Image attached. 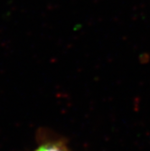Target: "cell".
<instances>
[{"mask_svg":"<svg viewBox=\"0 0 150 151\" xmlns=\"http://www.w3.org/2000/svg\"><path fill=\"white\" fill-rule=\"evenodd\" d=\"M34 151H71L66 140L61 138L44 136Z\"/></svg>","mask_w":150,"mask_h":151,"instance_id":"6da1fadb","label":"cell"}]
</instances>
